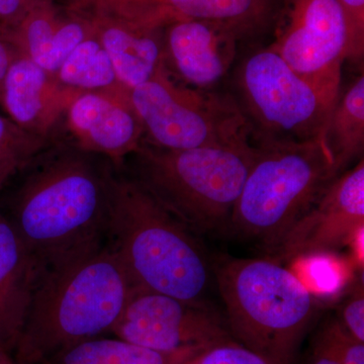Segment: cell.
Instances as JSON below:
<instances>
[{
    "instance_id": "obj_7",
    "label": "cell",
    "mask_w": 364,
    "mask_h": 364,
    "mask_svg": "<svg viewBox=\"0 0 364 364\" xmlns=\"http://www.w3.org/2000/svg\"><path fill=\"white\" fill-rule=\"evenodd\" d=\"M235 85L256 147L324 138L340 95L314 85L269 47L243 59Z\"/></svg>"
},
{
    "instance_id": "obj_6",
    "label": "cell",
    "mask_w": 364,
    "mask_h": 364,
    "mask_svg": "<svg viewBox=\"0 0 364 364\" xmlns=\"http://www.w3.org/2000/svg\"><path fill=\"white\" fill-rule=\"evenodd\" d=\"M338 176L324 138L258 147L230 228L272 252Z\"/></svg>"
},
{
    "instance_id": "obj_12",
    "label": "cell",
    "mask_w": 364,
    "mask_h": 364,
    "mask_svg": "<svg viewBox=\"0 0 364 364\" xmlns=\"http://www.w3.org/2000/svg\"><path fill=\"white\" fill-rule=\"evenodd\" d=\"M70 145L109 160L114 166L136 152L144 128L130 98V90L88 91L74 97L63 117Z\"/></svg>"
},
{
    "instance_id": "obj_8",
    "label": "cell",
    "mask_w": 364,
    "mask_h": 364,
    "mask_svg": "<svg viewBox=\"0 0 364 364\" xmlns=\"http://www.w3.org/2000/svg\"><path fill=\"white\" fill-rule=\"evenodd\" d=\"M144 128V142L163 149L253 145L234 95L196 90L171 77L164 66L130 90Z\"/></svg>"
},
{
    "instance_id": "obj_21",
    "label": "cell",
    "mask_w": 364,
    "mask_h": 364,
    "mask_svg": "<svg viewBox=\"0 0 364 364\" xmlns=\"http://www.w3.org/2000/svg\"><path fill=\"white\" fill-rule=\"evenodd\" d=\"M55 77L62 85L79 93L127 90L117 79L111 58L93 33L76 46Z\"/></svg>"
},
{
    "instance_id": "obj_25",
    "label": "cell",
    "mask_w": 364,
    "mask_h": 364,
    "mask_svg": "<svg viewBox=\"0 0 364 364\" xmlns=\"http://www.w3.org/2000/svg\"><path fill=\"white\" fill-rule=\"evenodd\" d=\"M341 334L336 318L325 323L314 338L306 364H341Z\"/></svg>"
},
{
    "instance_id": "obj_10",
    "label": "cell",
    "mask_w": 364,
    "mask_h": 364,
    "mask_svg": "<svg viewBox=\"0 0 364 364\" xmlns=\"http://www.w3.org/2000/svg\"><path fill=\"white\" fill-rule=\"evenodd\" d=\"M111 333L131 343L168 353L198 354L234 339L226 320L207 304L140 289L132 291Z\"/></svg>"
},
{
    "instance_id": "obj_29",
    "label": "cell",
    "mask_w": 364,
    "mask_h": 364,
    "mask_svg": "<svg viewBox=\"0 0 364 364\" xmlns=\"http://www.w3.org/2000/svg\"><path fill=\"white\" fill-rule=\"evenodd\" d=\"M18 53L20 52L9 38V33L0 26V95L6 72Z\"/></svg>"
},
{
    "instance_id": "obj_19",
    "label": "cell",
    "mask_w": 364,
    "mask_h": 364,
    "mask_svg": "<svg viewBox=\"0 0 364 364\" xmlns=\"http://www.w3.org/2000/svg\"><path fill=\"white\" fill-rule=\"evenodd\" d=\"M326 144L339 173L363 156L364 148V76L360 74L340 91L326 129Z\"/></svg>"
},
{
    "instance_id": "obj_11",
    "label": "cell",
    "mask_w": 364,
    "mask_h": 364,
    "mask_svg": "<svg viewBox=\"0 0 364 364\" xmlns=\"http://www.w3.org/2000/svg\"><path fill=\"white\" fill-rule=\"evenodd\" d=\"M364 230L363 158L326 189L272 252L287 259L306 257L352 243Z\"/></svg>"
},
{
    "instance_id": "obj_23",
    "label": "cell",
    "mask_w": 364,
    "mask_h": 364,
    "mask_svg": "<svg viewBox=\"0 0 364 364\" xmlns=\"http://www.w3.org/2000/svg\"><path fill=\"white\" fill-rule=\"evenodd\" d=\"M188 364H272L247 347L228 340L200 352Z\"/></svg>"
},
{
    "instance_id": "obj_17",
    "label": "cell",
    "mask_w": 364,
    "mask_h": 364,
    "mask_svg": "<svg viewBox=\"0 0 364 364\" xmlns=\"http://www.w3.org/2000/svg\"><path fill=\"white\" fill-rule=\"evenodd\" d=\"M6 32L20 54L55 75L92 30L81 14H62L51 0H36L23 20Z\"/></svg>"
},
{
    "instance_id": "obj_30",
    "label": "cell",
    "mask_w": 364,
    "mask_h": 364,
    "mask_svg": "<svg viewBox=\"0 0 364 364\" xmlns=\"http://www.w3.org/2000/svg\"><path fill=\"white\" fill-rule=\"evenodd\" d=\"M0 364H16L11 358V352L6 350L4 347L0 346Z\"/></svg>"
},
{
    "instance_id": "obj_4",
    "label": "cell",
    "mask_w": 364,
    "mask_h": 364,
    "mask_svg": "<svg viewBox=\"0 0 364 364\" xmlns=\"http://www.w3.org/2000/svg\"><path fill=\"white\" fill-rule=\"evenodd\" d=\"M232 337L272 364H294L316 313L314 294L277 260L223 259L215 267Z\"/></svg>"
},
{
    "instance_id": "obj_24",
    "label": "cell",
    "mask_w": 364,
    "mask_h": 364,
    "mask_svg": "<svg viewBox=\"0 0 364 364\" xmlns=\"http://www.w3.org/2000/svg\"><path fill=\"white\" fill-rule=\"evenodd\" d=\"M346 26L345 60L360 63L364 55V0H338Z\"/></svg>"
},
{
    "instance_id": "obj_13",
    "label": "cell",
    "mask_w": 364,
    "mask_h": 364,
    "mask_svg": "<svg viewBox=\"0 0 364 364\" xmlns=\"http://www.w3.org/2000/svg\"><path fill=\"white\" fill-rule=\"evenodd\" d=\"M98 9L163 30L178 21H200L231 28L242 39L264 32L279 14L277 0H97Z\"/></svg>"
},
{
    "instance_id": "obj_28",
    "label": "cell",
    "mask_w": 364,
    "mask_h": 364,
    "mask_svg": "<svg viewBox=\"0 0 364 364\" xmlns=\"http://www.w3.org/2000/svg\"><path fill=\"white\" fill-rule=\"evenodd\" d=\"M341 364H364V343L352 338L342 328Z\"/></svg>"
},
{
    "instance_id": "obj_31",
    "label": "cell",
    "mask_w": 364,
    "mask_h": 364,
    "mask_svg": "<svg viewBox=\"0 0 364 364\" xmlns=\"http://www.w3.org/2000/svg\"><path fill=\"white\" fill-rule=\"evenodd\" d=\"M186 364H188V363H186Z\"/></svg>"
},
{
    "instance_id": "obj_5",
    "label": "cell",
    "mask_w": 364,
    "mask_h": 364,
    "mask_svg": "<svg viewBox=\"0 0 364 364\" xmlns=\"http://www.w3.org/2000/svg\"><path fill=\"white\" fill-rule=\"evenodd\" d=\"M257 152L254 145L169 150L143 141L126 171L193 233H208L230 228Z\"/></svg>"
},
{
    "instance_id": "obj_26",
    "label": "cell",
    "mask_w": 364,
    "mask_h": 364,
    "mask_svg": "<svg viewBox=\"0 0 364 364\" xmlns=\"http://www.w3.org/2000/svg\"><path fill=\"white\" fill-rule=\"evenodd\" d=\"M341 327L352 338L364 343L363 284H358L350 296L339 306L336 317Z\"/></svg>"
},
{
    "instance_id": "obj_16",
    "label": "cell",
    "mask_w": 364,
    "mask_h": 364,
    "mask_svg": "<svg viewBox=\"0 0 364 364\" xmlns=\"http://www.w3.org/2000/svg\"><path fill=\"white\" fill-rule=\"evenodd\" d=\"M112 60L121 85L131 90L152 78L163 67V30L149 28L104 11H75Z\"/></svg>"
},
{
    "instance_id": "obj_18",
    "label": "cell",
    "mask_w": 364,
    "mask_h": 364,
    "mask_svg": "<svg viewBox=\"0 0 364 364\" xmlns=\"http://www.w3.org/2000/svg\"><path fill=\"white\" fill-rule=\"evenodd\" d=\"M39 272L18 235L0 213V346L14 351Z\"/></svg>"
},
{
    "instance_id": "obj_22",
    "label": "cell",
    "mask_w": 364,
    "mask_h": 364,
    "mask_svg": "<svg viewBox=\"0 0 364 364\" xmlns=\"http://www.w3.org/2000/svg\"><path fill=\"white\" fill-rule=\"evenodd\" d=\"M50 140L23 131L0 114V191L28 160Z\"/></svg>"
},
{
    "instance_id": "obj_27",
    "label": "cell",
    "mask_w": 364,
    "mask_h": 364,
    "mask_svg": "<svg viewBox=\"0 0 364 364\" xmlns=\"http://www.w3.org/2000/svg\"><path fill=\"white\" fill-rule=\"evenodd\" d=\"M36 0H0V26L13 30L18 25Z\"/></svg>"
},
{
    "instance_id": "obj_20",
    "label": "cell",
    "mask_w": 364,
    "mask_h": 364,
    "mask_svg": "<svg viewBox=\"0 0 364 364\" xmlns=\"http://www.w3.org/2000/svg\"><path fill=\"white\" fill-rule=\"evenodd\" d=\"M196 355L153 350L117 337H97L68 347L42 364H186Z\"/></svg>"
},
{
    "instance_id": "obj_15",
    "label": "cell",
    "mask_w": 364,
    "mask_h": 364,
    "mask_svg": "<svg viewBox=\"0 0 364 364\" xmlns=\"http://www.w3.org/2000/svg\"><path fill=\"white\" fill-rule=\"evenodd\" d=\"M78 95L18 53L4 77L0 105L23 131L49 140L48 135Z\"/></svg>"
},
{
    "instance_id": "obj_1",
    "label": "cell",
    "mask_w": 364,
    "mask_h": 364,
    "mask_svg": "<svg viewBox=\"0 0 364 364\" xmlns=\"http://www.w3.org/2000/svg\"><path fill=\"white\" fill-rule=\"evenodd\" d=\"M114 164L65 142L36 153L20 176L6 218L39 274L104 243Z\"/></svg>"
},
{
    "instance_id": "obj_3",
    "label": "cell",
    "mask_w": 364,
    "mask_h": 364,
    "mask_svg": "<svg viewBox=\"0 0 364 364\" xmlns=\"http://www.w3.org/2000/svg\"><path fill=\"white\" fill-rule=\"evenodd\" d=\"M105 241L133 289L205 304L210 267L196 234L135 177L114 165Z\"/></svg>"
},
{
    "instance_id": "obj_2",
    "label": "cell",
    "mask_w": 364,
    "mask_h": 364,
    "mask_svg": "<svg viewBox=\"0 0 364 364\" xmlns=\"http://www.w3.org/2000/svg\"><path fill=\"white\" fill-rule=\"evenodd\" d=\"M133 291L107 241L41 272L16 344V364H42L111 333Z\"/></svg>"
},
{
    "instance_id": "obj_9",
    "label": "cell",
    "mask_w": 364,
    "mask_h": 364,
    "mask_svg": "<svg viewBox=\"0 0 364 364\" xmlns=\"http://www.w3.org/2000/svg\"><path fill=\"white\" fill-rule=\"evenodd\" d=\"M268 46L294 71L339 95L346 26L338 0H282Z\"/></svg>"
},
{
    "instance_id": "obj_14",
    "label": "cell",
    "mask_w": 364,
    "mask_h": 364,
    "mask_svg": "<svg viewBox=\"0 0 364 364\" xmlns=\"http://www.w3.org/2000/svg\"><path fill=\"white\" fill-rule=\"evenodd\" d=\"M163 66L172 78L196 90H213L233 66L242 38L227 26L178 21L162 32Z\"/></svg>"
}]
</instances>
